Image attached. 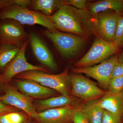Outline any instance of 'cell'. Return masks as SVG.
<instances>
[{
	"instance_id": "603a6c76",
	"label": "cell",
	"mask_w": 123,
	"mask_h": 123,
	"mask_svg": "<svg viewBox=\"0 0 123 123\" xmlns=\"http://www.w3.org/2000/svg\"><path fill=\"white\" fill-rule=\"evenodd\" d=\"M108 88L110 93L116 94L123 89V76L112 78L109 81Z\"/></svg>"
},
{
	"instance_id": "484cf974",
	"label": "cell",
	"mask_w": 123,
	"mask_h": 123,
	"mask_svg": "<svg viewBox=\"0 0 123 123\" xmlns=\"http://www.w3.org/2000/svg\"><path fill=\"white\" fill-rule=\"evenodd\" d=\"M73 123H89L88 119L82 112L80 108H78L74 115L73 119Z\"/></svg>"
},
{
	"instance_id": "f1b7e54d",
	"label": "cell",
	"mask_w": 123,
	"mask_h": 123,
	"mask_svg": "<svg viewBox=\"0 0 123 123\" xmlns=\"http://www.w3.org/2000/svg\"><path fill=\"white\" fill-rule=\"evenodd\" d=\"M118 57V61L120 63H123V51Z\"/></svg>"
},
{
	"instance_id": "ba28073f",
	"label": "cell",
	"mask_w": 123,
	"mask_h": 123,
	"mask_svg": "<svg viewBox=\"0 0 123 123\" xmlns=\"http://www.w3.org/2000/svg\"><path fill=\"white\" fill-rule=\"evenodd\" d=\"M118 61L117 56H111L98 65L72 69L75 73L83 74L96 80L102 86L108 88L114 67Z\"/></svg>"
},
{
	"instance_id": "7a4b0ae2",
	"label": "cell",
	"mask_w": 123,
	"mask_h": 123,
	"mask_svg": "<svg viewBox=\"0 0 123 123\" xmlns=\"http://www.w3.org/2000/svg\"><path fill=\"white\" fill-rule=\"evenodd\" d=\"M9 19L21 25H40L48 30L57 31L55 25L48 16L26 7L13 5L0 10V20Z\"/></svg>"
},
{
	"instance_id": "d6986e66",
	"label": "cell",
	"mask_w": 123,
	"mask_h": 123,
	"mask_svg": "<svg viewBox=\"0 0 123 123\" xmlns=\"http://www.w3.org/2000/svg\"><path fill=\"white\" fill-rule=\"evenodd\" d=\"M82 112L89 123H101L104 110L96 103V100L87 102L81 108Z\"/></svg>"
},
{
	"instance_id": "ac0fdd59",
	"label": "cell",
	"mask_w": 123,
	"mask_h": 123,
	"mask_svg": "<svg viewBox=\"0 0 123 123\" xmlns=\"http://www.w3.org/2000/svg\"><path fill=\"white\" fill-rule=\"evenodd\" d=\"M31 4L36 11H40L47 16H50L56 10L66 4V0H35L31 1Z\"/></svg>"
},
{
	"instance_id": "277c9868",
	"label": "cell",
	"mask_w": 123,
	"mask_h": 123,
	"mask_svg": "<svg viewBox=\"0 0 123 123\" xmlns=\"http://www.w3.org/2000/svg\"><path fill=\"white\" fill-rule=\"evenodd\" d=\"M44 36L54 44L63 56L71 57L75 56L82 50L87 39L57 31L46 30L43 31Z\"/></svg>"
},
{
	"instance_id": "e0dca14e",
	"label": "cell",
	"mask_w": 123,
	"mask_h": 123,
	"mask_svg": "<svg viewBox=\"0 0 123 123\" xmlns=\"http://www.w3.org/2000/svg\"><path fill=\"white\" fill-rule=\"evenodd\" d=\"M75 102V99L71 96L61 95L40 100L37 103L36 105L40 110H47L66 106H74Z\"/></svg>"
},
{
	"instance_id": "9a60e30c",
	"label": "cell",
	"mask_w": 123,
	"mask_h": 123,
	"mask_svg": "<svg viewBox=\"0 0 123 123\" xmlns=\"http://www.w3.org/2000/svg\"><path fill=\"white\" fill-rule=\"evenodd\" d=\"M16 84L20 90L27 95L35 98L50 97L56 94L55 91L29 80H16Z\"/></svg>"
},
{
	"instance_id": "4fadbf2b",
	"label": "cell",
	"mask_w": 123,
	"mask_h": 123,
	"mask_svg": "<svg viewBox=\"0 0 123 123\" xmlns=\"http://www.w3.org/2000/svg\"><path fill=\"white\" fill-rule=\"evenodd\" d=\"M30 40L31 49L38 60L50 70H56L57 66L53 55L43 40L33 33L30 34Z\"/></svg>"
},
{
	"instance_id": "5b68a950",
	"label": "cell",
	"mask_w": 123,
	"mask_h": 123,
	"mask_svg": "<svg viewBox=\"0 0 123 123\" xmlns=\"http://www.w3.org/2000/svg\"><path fill=\"white\" fill-rule=\"evenodd\" d=\"M119 50L113 42H107L97 37L88 52L75 63V68H86L100 63Z\"/></svg>"
},
{
	"instance_id": "cb8c5ba5",
	"label": "cell",
	"mask_w": 123,
	"mask_h": 123,
	"mask_svg": "<svg viewBox=\"0 0 123 123\" xmlns=\"http://www.w3.org/2000/svg\"><path fill=\"white\" fill-rule=\"evenodd\" d=\"M123 118L104 110L101 123H123Z\"/></svg>"
},
{
	"instance_id": "52a82bcc",
	"label": "cell",
	"mask_w": 123,
	"mask_h": 123,
	"mask_svg": "<svg viewBox=\"0 0 123 123\" xmlns=\"http://www.w3.org/2000/svg\"><path fill=\"white\" fill-rule=\"evenodd\" d=\"M121 14L109 10L92 17L95 34L105 41L113 42L119 17Z\"/></svg>"
},
{
	"instance_id": "7c38bea8",
	"label": "cell",
	"mask_w": 123,
	"mask_h": 123,
	"mask_svg": "<svg viewBox=\"0 0 123 123\" xmlns=\"http://www.w3.org/2000/svg\"><path fill=\"white\" fill-rule=\"evenodd\" d=\"M0 101L6 105L22 110L33 119L37 115L30 99L13 87H8L5 94L0 96Z\"/></svg>"
},
{
	"instance_id": "4dcf8cb0",
	"label": "cell",
	"mask_w": 123,
	"mask_h": 123,
	"mask_svg": "<svg viewBox=\"0 0 123 123\" xmlns=\"http://www.w3.org/2000/svg\"></svg>"
},
{
	"instance_id": "7402d4cb",
	"label": "cell",
	"mask_w": 123,
	"mask_h": 123,
	"mask_svg": "<svg viewBox=\"0 0 123 123\" xmlns=\"http://www.w3.org/2000/svg\"><path fill=\"white\" fill-rule=\"evenodd\" d=\"M113 43L117 48H123V14L119 17L117 28Z\"/></svg>"
},
{
	"instance_id": "30bf717a",
	"label": "cell",
	"mask_w": 123,
	"mask_h": 123,
	"mask_svg": "<svg viewBox=\"0 0 123 123\" xmlns=\"http://www.w3.org/2000/svg\"><path fill=\"white\" fill-rule=\"evenodd\" d=\"M27 40L21 24L9 19L0 20V45L14 44L21 48Z\"/></svg>"
},
{
	"instance_id": "5bb4252c",
	"label": "cell",
	"mask_w": 123,
	"mask_h": 123,
	"mask_svg": "<svg viewBox=\"0 0 123 123\" xmlns=\"http://www.w3.org/2000/svg\"><path fill=\"white\" fill-rule=\"evenodd\" d=\"M98 106L104 110L123 117V89L116 94L108 91L105 95L96 100Z\"/></svg>"
},
{
	"instance_id": "8992f818",
	"label": "cell",
	"mask_w": 123,
	"mask_h": 123,
	"mask_svg": "<svg viewBox=\"0 0 123 123\" xmlns=\"http://www.w3.org/2000/svg\"><path fill=\"white\" fill-rule=\"evenodd\" d=\"M70 77L72 94L85 101L89 102L97 100L108 92L81 74L74 73Z\"/></svg>"
},
{
	"instance_id": "83f0119b",
	"label": "cell",
	"mask_w": 123,
	"mask_h": 123,
	"mask_svg": "<svg viewBox=\"0 0 123 123\" xmlns=\"http://www.w3.org/2000/svg\"><path fill=\"white\" fill-rule=\"evenodd\" d=\"M17 111L15 107L6 105L0 101V116Z\"/></svg>"
},
{
	"instance_id": "4316f807",
	"label": "cell",
	"mask_w": 123,
	"mask_h": 123,
	"mask_svg": "<svg viewBox=\"0 0 123 123\" xmlns=\"http://www.w3.org/2000/svg\"><path fill=\"white\" fill-rule=\"evenodd\" d=\"M121 76H123V63L118 62L114 67L111 78Z\"/></svg>"
},
{
	"instance_id": "9c48e42d",
	"label": "cell",
	"mask_w": 123,
	"mask_h": 123,
	"mask_svg": "<svg viewBox=\"0 0 123 123\" xmlns=\"http://www.w3.org/2000/svg\"><path fill=\"white\" fill-rule=\"evenodd\" d=\"M27 40L24 43L19 52L3 71L0 80L4 82L8 81L17 75L30 71H38L46 73L48 70L41 66L29 63L26 57L25 52L28 44Z\"/></svg>"
},
{
	"instance_id": "6da1fadb",
	"label": "cell",
	"mask_w": 123,
	"mask_h": 123,
	"mask_svg": "<svg viewBox=\"0 0 123 123\" xmlns=\"http://www.w3.org/2000/svg\"><path fill=\"white\" fill-rule=\"evenodd\" d=\"M57 30L88 39L95 34L92 17L83 10L65 5L48 16Z\"/></svg>"
},
{
	"instance_id": "d4e9b609",
	"label": "cell",
	"mask_w": 123,
	"mask_h": 123,
	"mask_svg": "<svg viewBox=\"0 0 123 123\" xmlns=\"http://www.w3.org/2000/svg\"><path fill=\"white\" fill-rule=\"evenodd\" d=\"M66 4L71 6L88 13L86 5L88 2L86 0H66Z\"/></svg>"
},
{
	"instance_id": "8fae6325",
	"label": "cell",
	"mask_w": 123,
	"mask_h": 123,
	"mask_svg": "<svg viewBox=\"0 0 123 123\" xmlns=\"http://www.w3.org/2000/svg\"><path fill=\"white\" fill-rule=\"evenodd\" d=\"M78 108L75 106L48 109L38 113L33 118L35 123H73V119Z\"/></svg>"
},
{
	"instance_id": "2e32d148",
	"label": "cell",
	"mask_w": 123,
	"mask_h": 123,
	"mask_svg": "<svg viewBox=\"0 0 123 123\" xmlns=\"http://www.w3.org/2000/svg\"><path fill=\"white\" fill-rule=\"evenodd\" d=\"M86 9L91 17L109 10L123 14V0H103L87 3Z\"/></svg>"
},
{
	"instance_id": "ffe728a7",
	"label": "cell",
	"mask_w": 123,
	"mask_h": 123,
	"mask_svg": "<svg viewBox=\"0 0 123 123\" xmlns=\"http://www.w3.org/2000/svg\"><path fill=\"white\" fill-rule=\"evenodd\" d=\"M20 49L21 48L14 44L0 45V70H5L18 55Z\"/></svg>"
},
{
	"instance_id": "3957f363",
	"label": "cell",
	"mask_w": 123,
	"mask_h": 123,
	"mask_svg": "<svg viewBox=\"0 0 123 123\" xmlns=\"http://www.w3.org/2000/svg\"><path fill=\"white\" fill-rule=\"evenodd\" d=\"M17 77L39 83L40 85L53 89L62 95L70 96L69 86L70 83L68 70L56 75H51L38 71H30L20 74Z\"/></svg>"
},
{
	"instance_id": "44dd1931",
	"label": "cell",
	"mask_w": 123,
	"mask_h": 123,
	"mask_svg": "<svg viewBox=\"0 0 123 123\" xmlns=\"http://www.w3.org/2000/svg\"><path fill=\"white\" fill-rule=\"evenodd\" d=\"M29 123L26 117L20 112H10L0 116V123Z\"/></svg>"
},
{
	"instance_id": "f546056e",
	"label": "cell",
	"mask_w": 123,
	"mask_h": 123,
	"mask_svg": "<svg viewBox=\"0 0 123 123\" xmlns=\"http://www.w3.org/2000/svg\"></svg>"
}]
</instances>
